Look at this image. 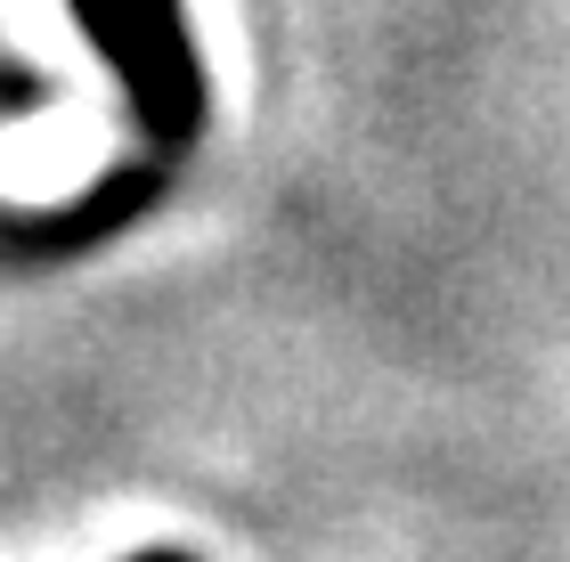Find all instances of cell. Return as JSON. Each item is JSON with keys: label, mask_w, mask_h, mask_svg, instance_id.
Here are the masks:
<instances>
[{"label": "cell", "mask_w": 570, "mask_h": 562, "mask_svg": "<svg viewBox=\"0 0 570 562\" xmlns=\"http://www.w3.org/2000/svg\"><path fill=\"white\" fill-rule=\"evenodd\" d=\"M66 9L90 33V49L115 66L139 131L155 147H188L204 122V66L188 41V9L179 0H66Z\"/></svg>", "instance_id": "6da1fadb"}, {"label": "cell", "mask_w": 570, "mask_h": 562, "mask_svg": "<svg viewBox=\"0 0 570 562\" xmlns=\"http://www.w3.org/2000/svg\"><path fill=\"white\" fill-rule=\"evenodd\" d=\"M139 562H188V554H139Z\"/></svg>", "instance_id": "7a4b0ae2"}]
</instances>
